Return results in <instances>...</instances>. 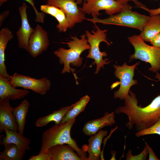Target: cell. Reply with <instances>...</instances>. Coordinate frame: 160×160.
Returning a JSON list of instances; mask_svg holds the SVG:
<instances>
[{"instance_id": "obj_1", "label": "cell", "mask_w": 160, "mask_h": 160, "mask_svg": "<svg viewBox=\"0 0 160 160\" xmlns=\"http://www.w3.org/2000/svg\"><path fill=\"white\" fill-rule=\"evenodd\" d=\"M155 78L160 81V74L156 72ZM125 99L123 106H119L114 111L116 114L126 115L129 121L126 126L129 129L134 125L137 132L148 129L153 125L160 118V95L155 97L148 105L142 107L138 105V100L135 93L131 90Z\"/></svg>"}, {"instance_id": "obj_2", "label": "cell", "mask_w": 160, "mask_h": 160, "mask_svg": "<svg viewBox=\"0 0 160 160\" xmlns=\"http://www.w3.org/2000/svg\"><path fill=\"white\" fill-rule=\"evenodd\" d=\"M76 118L63 123L55 124L43 133L39 153L44 152L54 145L64 144L70 145L82 160H87L86 152L80 148L71 135V130L76 121Z\"/></svg>"}, {"instance_id": "obj_3", "label": "cell", "mask_w": 160, "mask_h": 160, "mask_svg": "<svg viewBox=\"0 0 160 160\" xmlns=\"http://www.w3.org/2000/svg\"><path fill=\"white\" fill-rule=\"evenodd\" d=\"M72 40L66 42H61L67 44L69 48L68 49L61 47L53 52L54 55L59 59L60 63L64 64V67L61 73H69L72 69L70 64L76 67L80 66L82 63L83 58L80 57L81 54L84 51L90 49V45L88 42L85 34L80 36L81 39L76 36H71Z\"/></svg>"}, {"instance_id": "obj_4", "label": "cell", "mask_w": 160, "mask_h": 160, "mask_svg": "<svg viewBox=\"0 0 160 160\" xmlns=\"http://www.w3.org/2000/svg\"><path fill=\"white\" fill-rule=\"evenodd\" d=\"M132 7L124 9L116 14L110 16L105 19H100L97 16L92 15V18L87 20L93 23H99L105 25L125 26L136 28L141 31L150 16L133 11L131 10Z\"/></svg>"}, {"instance_id": "obj_5", "label": "cell", "mask_w": 160, "mask_h": 160, "mask_svg": "<svg viewBox=\"0 0 160 160\" xmlns=\"http://www.w3.org/2000/svg\"><path fill=\"white\" fill-rule=\"evenodd\" d=\"M128 39L135 49L134 53L129 56V62L139 59L150 64V71L154 73L160 71V49L147 44L139 35H133Z\"/></svg>"}, {"instance_id": "obj_6", "label": "cell", "mask_w": 160, "mask_h": 160, "mask_svg": "<svg viewBox=\"0 0 160 160\" xmlns=\"http://www.w3.org/2000/svg\"><path fill=\"white\" fill-rule=\"evenodd\" d=\"M96 23H94L95 28V31H92L91 32L88 30L85 31V34L88 43L90 46V49L87 58L94 60L93 64L96 65V71L95 73L97 74L101 67L104 68V65L108 64L111 62L109 61L108 58L103 59V57L107 56L106 52L104 51L101 52L99 49V45L102 42H105L107 46H110L111 44L106 39H107L106 29L102 30L100 29L97 25Z\"/></svg>"}, {"instance_id": "obj_7", "label": "cell", "mask_w": 160, "mask_h": 160, "mask_svg": "<svg viewBox=\"0 0 160 160\" xmlns=\"http://www.w3.org/2000/svg\"><path fill=\"white\" fill-rule=\"evenodd\" d=\"M140 63L139 61L133 65H129L125 62L121 66L114 65L115 76L120 81L117 83L118 85L120 84L119 89L114 93L115 98L124 100L128 97L131 87L138 83L137 80L134 79L133 77L135 69Z\"/></svg>"}, {"instance_id": "obj_8", "label": "cell", "mask_w": 160, "mask_h": 160, "mask_svg": "<svg viewBox=\"0 0 160 160\" xmlns=\"http://www.w3.org/2000/svg\"><path fill=\"white\" fill-rule=\"evenodd\" d=\"M132 7L117 0H86L81 8L85 13L92 15L99 16L101 15L100 11L105 10L106 14L111 16Z\"/></svg>"}, {"instance_id": "obj_9", "label": "cell", "mask_w": 160, "mask_h": 160, "mask_svg": "<svg viewBox=\"0 0 160 160\" xmlns=\"http://www.w3.org/2000/svg\"><path fill=\"white\" fill-rule=\"evenodd\" d=\"M8 79L13 87L30 89L41 95H45L51 85L50 80L45 77L37 79L17 73L10 76Z\"/></svg>"}, {"instance_id": "obj_10", "label": "cell", "mask_w": 160, "mask_h": 160, "mask_svg": "<svg viewBox=\"0 0 160 160\" xmlns=\"http://www.w3.org/2000/svg\"><path fill=\"white\" fill-rule=\"evenodd\" d=\"M47 4L58 7L65 14L68 28L82 22L85 19V13L78 6L76 0H47Z\"/></svg>"}, {"instance_id": "obj_11", "label": "cell", "mask_w": 160, "mask_h": 160, "mask_svg": "<svg viewBox=\"0 0 160 160\" xmlns=\"http://www.w3.org/2000/svg\"><path fill=\"white\" fill-rule=\"evenodd\" d=\"M49 44L47 32L37 24L30 37L28 52L32 57H35L47 50Z\"/></svg>"}, {"instance_id": "obj_12", "label": "cell", "mask_w": 160, "mask_h": 160, "mask_svg": "<svg viewBox=\"0 0 160 160\" xmlns=\"http://www.w3.org/2000/svg\"><path fill=\"white\" fill-rule=\"evenodd\" d=\"M28 7L26 3L23 2L22 6L19 8L21 24L20 27L16 33L19 48L28 52L29 39L34 30V28L31 26L28 21L26 10Z\"/></svg>"}, {"instance_id": "obj_13", "label": "cell", "mask_w": 160, "mask_h": 160, "mask_svg": "<svg viewBox=\"0 0 160 160\" xmlns=\"http://www.w3.org/2000/svg\"><path fill=\"white\" fill-rule=\"evenodd\" d=\"M9 98L0 99V132L5 129L17 131V125L13 112L14 108L9 103Z\"/></svg>"}, {"instance_id": "obj_14", "label": "cell", "mask_w": 160, "mask_h": 160, "mask_svg": "<svg viewBox=\"0 0 160 160\" xmlns=\"http://www.w3.org/2000/svg\"><path fill=\"white\" fill-rule=\"evenodd\" d=\"M114 112H106L104 116L99 118L89 120L84 125L82 131L86 135H94L103 128L112 126L115 123Z\"/></svg>"}, {"instance_id": "obj_15", "label": "cell", "mask_w": 160, "mask_h": 160, "mask_svg": "<svg viewBox=\"0 0 160 160\" xmlns=\"http://www.w3.org/2000/svg\"><path fill=\"white\" fill-rule=\"evenodd\" d=\"M50 160H82L69 145L64 144L53 146L47 151Z\"/></svg>"}, {"instance_id": "obj_16", "label": "cell", "mask_w": 160, "mask_h": 160, "mask_svg": "<svg viewBox=\"0 0 160 160\" xmlns=\"http://www.w3.org/2000/svg\"><path fill=\"white\" fill-rule=\"evenodd\" d=\"M107 131L101 130L91 136L88 139V144L82 148L89 154L87 160H99L101 151V145L103 138L107 135Z\"/></svg>"}, {"instance_id": "obj_17", "label": "cell", "mask_w": 160, "mask_h": 160, "mask_svg": "<svg viewBox=\"0 0 160 160\" xmlns=\"http://www.w3.org/2000/svg\"><path fill=\"white\" fill-rule=\"evenodd\" d=\"M29 92L27 89H18L10 83L8 78L0 76V98L11 100L24 98Z\"/></svg>"}, {"instance_id": "obj_18", "label": "cell", "mask_w": 160, "mask_h": 160, "mask_svg": "<svg viewBox=\"0 0 160 160\" xmlns=\"http://www.w3.org/2000/svg\"><path fill=\"white\" fill-rule=\"evenodd\" d=\"M5 135L2 137L1 142V145H5L7 144L13 143L17 145L21 149L29 151L31 140L27 137L17 131L5 129Z\"/></svg>"}, {"instance_id": "obj_19", "label": "cell", "mask_w": 160, "mask_h": 160, "mask_svg": "<svg viewBox=\"0 0 160 160\" xmlns=\"http://www.w3.org/2000/svg\"><path fill=\"white\" fill-rule=\"evenodd\" d=\"M40 9L42 12L51 15L57 20L58 24L56 25V28L59 32H65L68 28L66 15L61 9L47 4L41 5Z\"/></svg>"}, {"instance_id": "obj_20", "label": "cell", "mask_w": 160, "mask_h": 160, "mask_svg": "<svg viewBox=\"0 0 160 160\" xmlns=\"http://www.w3.org/2000/svg\"><path fill=\"white\" fill-rule=\"evenodd\" d=\"M150 16L139 35L145 41L148 42L160 33V15Z\"/></svg>"}, {"instance_id": "obj_21", "label": "cell", "mask_w": 160, "mask_h": 160, "mask_svg": "<svg viewBox=\"0 0 160 160\" xmlns=\"http://www.w3.org/2000/svg\"><path fill=\"white\" fill-rule=\"evenodd\" d=\"M14 37L12 31L7 28H2L0 31V76L8 78L4 63L5 51L8 42Z\"/></svg>"}, {"instance_id": "obj_22", "label": "cell", "mask_w": 160, "mask_h": 160, "mask_svg": "<svg viewBox=\"0 0 160 160\" xmlns=\"http://www.w3.org/2000/svg\"><path fill=\"white\" fill-rule=\"evenodd\" d=\"M74 105L63 107L59 110L38 119L35 122V126L41 127L46 126L49 122L54 121L56 124H60L67 113L72 108Z\"/></svg>"}, {"instance_id": "obj_23", "label": "cell", "mask_w": 160, "mask_h": 160, "mask_svg": "<svg viewBox=\"0 0 160 160\" xmlns=\"http://www.w3.org/2000/svg\"><path fill=\"white\" fill-rule=\"evenodd\" d=\"M29 105L28 100L24 99L19 105L14 108L13 112L17 124L18 132L23 135Z\"/></svg>"}, {"instance_id": "obj_24", "label": "cell", "mask_w": 160, "mask_h": 160, "mask_svg": "<svg viewBox=\"0 0 160 160\" xmlns=\"http://www.w3.org/2000/svg\"><path fill=\"white\" fill-rule=\"evenodd\" d=\"M2 152H0V160H21L24 157L26 151L17 145L10 143L5 145Z\"/></svg>"}, {"instance_id": "obj_25", "label": "cell", "mask_w": 160, "mask_h": 160, "mask_svg": "<svg viewBox=\"0 0 160 160\" xmlns=\"http://www.w3.org/2000/svg\"><path fill=\"white\" fill-rule=\"evenodd\" d=\"M90 98L86 95L74 103L73 107L66 114L61 123H65L76 117L84 111L85 107L90 100Z\"/></svg>"}, {"instance_id": "obj_26", "label": "cell", "mask_w": 160, "mask_h": 160, "mask_svg": "<svg viewBox=\"0 0 160 160\" xmlns=\"http://www.w3.org/2000/svg\"><path fill=\"white\" fill-rule=\"evenodd\" d=\"M156 134L160 136V118L152 126L140 131L137 132L135 135L137 137L145 135Z\"/></svg>"}, {"instance_id": "obj_27", "label": "cell", "mask_w": 160, "mask_h": 160, "mask_svg": "<svg viewBox=\"0 0 160 160\" xmlns=\"http://www.w3.org/2000/svg\"><path fill=\"white\" fill-rule=\"evenodd\" d=\"M148 154L147 147L145 145L142 151L137 155H132V151L131 149L128 150L126 156V160H146Z\"/></svg>"}, {"instance_id": "obj_28", "label": "cell", "mask_w": 160, "mask_h": 160, "mask_svg": "<svg viewBox=\"0 0 160 160\" xmlns=\"http://www.w3.org/2000/svg\"><path fill=\"white\" fill-rule=\"evenodd\" d=\"M8 0H0V6H1L5 2ZM28 2L33 7L35 11L36 18L35 21L37 23H44V19L45 17L44 13L42 12H40L38 11L36 9L35 6L34 0H24Z\"/></svg>"}, {"instance_id": "obj_29", "label": "cell", "mask_w": 160, "mask_h": 160, "mask_svg": "<svg viewBox=\"0 0 160 160\" xmlns=\"http://www.w3.org/2000/svg\"><path fill=\"white\" fill-rule=\"evenodd\" d=\"M29 160H50L49 154L47 151L39 153L37 155H33L30 156Z\"/></svg>"}, {"instance_id": "obj_30", "label": "cell", "mask_w": 160, "mask_h": 160, "mask_svg": "<svg viewBox=\"0 0 160 160\" xmlns=\"http://www.w3.org/2000/svg\"><path fill=\"white\" fill-rule=\"evenodd\" d=\"M145 145L146 146L149 154L148 160H160V159L157 157L155 153L153 150L152 148L147 143L145 142Z\"/></svg>"}, {"instance_id": "obj_31", "label": "cell", "mask_w": 160, "mask_h": 160, "mask_svg": "<svg viewBox=\"0 0 160 160\" xmlns=\"http://www.w3.org/2000/svg\"><path fill=\"white\" fill-rule=\"evenodd\" d=\"M150 42L153 46L160 49V33L154 37Z\"/></svg>"}, {"instance_id": "obj_32", "label": "cell", "mask_w": 160, "mask_h": 160, "mask_svg": "<svg viewBox=\"0 0 160 160\" xmlns=\"http://www.w3.org/2000/svg\"><path fill=\"white\" fill-rule=\"evenodd\" d=\"M139 7L142 8L148 11L150 14V16L154 15H159L160 14V3L159 7L156 9H149L146 7Z\"/></svg>"}, {"instance_id": "obj_33", "label": "cell", "mask_w": 160, "mask_h": 160, "mask_svg": "<svg viewBox=\"0 0 160 160\" xmlns=\"http://www.w3.org/2000/svg\"><path fill=\"white\" fill-rule=\"evenodd\" d=\"M9 12L8 10H6L1 13L0 15V26H1L5 20L9 15Z\"/></svg>"}, {"instance_id": "obj_34", "label": "cell", "mask_w": 160, "mask_h": 160, "mask_svg": "<svg viewBox=\"0 0 160 160\" xmlns=\"http://www.w3.org/2000/svg\"><path fill=\"white\" fill-rule=\"evenodd\" d=\"M121 1L125 4H128V2L130 1H133L135 4L139 7H146L145 5L143 4L140 2L139 1L137 0H117Z\"/></svg>"}, {"instance_id": "obj_35", "label": "cell", "mask_w": 160, "mask_h": 160, "mask_svg": "<svg viewBox=\"0 0 160 160\" xmlns=\"http://www.w3.org/2000/svg\"><path fill=\"white\" fill-rule=\"evenodd\" d=\"M111 153L112 155V157L110 160H116V152L115 151H111Z\"/></svg>"}, {"instance_id": "obj_36", "label": "cell", "mask_w": 160, "mask_h": 160, "mask_svg": "<svg viewBox=\"0 0 160 160\" xmlns=\"http://www.w3.org/2000/svg\"><path fill=\"white\" fill-rule=\"evenodd\" d=\"M86 0H76V1L78 4H81L83 1L84 2H85Z\"/></svg>"}]
</instances>
